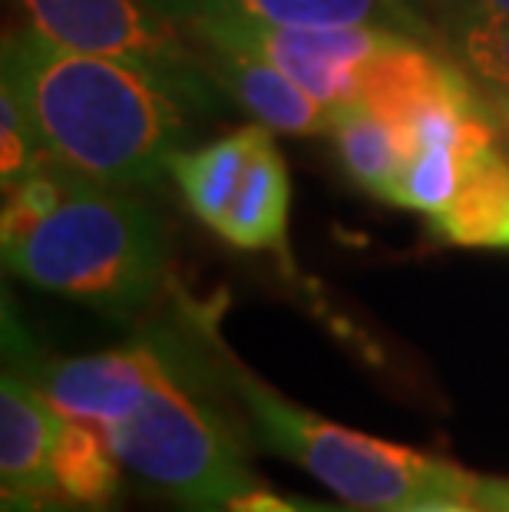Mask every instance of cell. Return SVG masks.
<instances>
[{
  "mask_svg": "<svg viewBox=\"0 0 509 512\" xmlns=\"http://www.w3.org/2000/svg\"><path fill=\"white\" fill-rule=\"evenodd\" d=\"M0 83L47 156L110 189L153 185L189 136V106L153 73L60 47L34 27L4 37Z\"/></svg>",
  "mask_w": 509,
  "mask_h": 512,
  "instance_id": "1",
  "label": "cell"
},
{
  "mask_svg": "<svg viewBox=\"0 0 509 512\" xmlns=\"http://www.w3.org/2000/svg\"><path fill=\"white\" fill-rule=\"evenodd\" d=\"M192 344L205 374L229 390L242 407L252 437L268 453L328 486L348 506L374 512H410L433 499L473 503L476 473L410 446L357 433L291 403L262 377H255L222 341L212 318H189Z\"/></svg>",
  "mask_w": 509,
  "mask_h": 512,
  "instance_id": "2",
  "label": "cell"
},
{
  "mask_svg": "<svg viewBox=\"0 0 509 512\" xmlns=\"http://www.w3.org/2000/svg\"><path fill=\"white\" fill-rule=\"evenodd\" d=\"M0 252L14 278L110 318L146 311L166 285L159 215L126 189L90 179L37 219L0 225Z\"/></svg>",
  "mask_w": 509,
  "mask_h": 512,
  "instance_id": "3",
  "label": "cell"
},
{
  "mask_svg": "<svg viewBox=\"0 0 509 512\" xmlns=\"http://www.w3.org/2000/svg\"><path fill=\"white\" fill-rule=\"evenodd\" d=\"M166 364L139 407L103 427L116 460L189 512H212L258 489L245 443L212 400L196 394L192 364L169 337H156Z\"/></svg>",
  "mask_w": 509,
  "mask_h": 512,
  "instance_id": "4",
  "label": "cell"
},
{
  "mask_svg": "<svg viewBox=\"0 0 509 512\" xmlns=\"http://www.w3.org/2000/svg\"><path fill=\"white\" fill-rule=\"evenodd\" d=\"M20 7L43 37L153 73L189 110L219 103V86L205 73L196 43L146 0H20Z\"/></svg>",
  "mask_w": 509,
  "mask_h": 512,
  "instance_id": "5",
  "label": "cell"
},
{
  "mask_svg": "<svg viewBox=\"0 0 509 512\" xmlns=\"http://www.w3.org/2000/svg\"><path fill=\"white\" fill-rule=\"evenodd\" d=\"M182 30L189 40L225 43L268 60L324 106L357 100L367 63L407 37L381 27H278L255 20H196Z\"/></svg>",
  "mask_w": 509,
  "mask_h": 512,
  "instance_id": "6",
  "label": "cell"
},
{
  "mask_svg": "<svg viewBox=\"0 0 509 512\" xmlns=\"http://www.w3.org/2000/svg\"><path fill=\"white\" fill-rule=\"evenodd\" d=\"M7 351H14V370L34 380L63 417L96 423L100 430L129 417L166 364L159 341L83 357H40L7 334Z\"/></svg>",
  "mask_w": 509,
  "mask_h": 512,
  "instance_id": "7",
  "label": "cell"
},
{
  "mask_svg": "<svg viewBox=\"0 0 509 512\" xmlns=\"http://www.w3.org/2000/svg\"><path fill=\"white\" fill-rule=\"evenodd\" d=\"M63 413L20 370L0 377V503L4 512H70L53 489L50 453Z\"/></svg>",
  "mask_w": 509,
  "mask_h": 512,
  "instance_id": "8",
  "label": "cell"
},
{
  "mask_svg": "<svg viewBox=\"0 0 509 512\" xmlns=\"http://www.w3.org/2000/svg\"><path fill=\"white\" fill-rule=\"evenodd\" d=\"M357 100L387 119L404 139L410 123L433 106L490 110V100L476 93V86L463 76L457 63L440 57L433 43L417 37H397L391 47L367 63Z\"/></svg>",
  "mask_w": 509,
  "mask_h": 512,
  "instance_id": "9",
  "label": "cell"
},
{
  "mask_svg": "<svg viewBox=\"0 0 509 512\" xmlns=\"http://www.w3.org/2000/svg\"><path fill=\"white\" fill-rule=\"evenodd\" d=\"M172 24L255 20L278 27H381L437 47L440 30L410 0H146Z\"/></svg>",
  "mask_w": 509,
  "mask_h": 512,
  "instance_id": "10",
  "label": "cell"
},
{
  "mask_svg": "<svg viewBox=\"0 0 509 512\" xmlns=\"http://www.w3.org/2000/svg\"><path fill=\"white\" fill-rule=\"evenodd\" d=\"M192 43H196V53L209 80L242 110L252 113L255 123L288 136H321L331 129L334 106L314 100L308 90H301L291 76L272 67L268 60L225 47V43Z\"/></svg>",
  "mask_w": 509,
  "mask_h": 512,
  "instance_id": "11",
  "label": "cell"
},
{
  "mask_svg": "<svg viewBox=\"0 0 509 512\" xmlns=\"http://www.w3.org/2000/svg\"><path fill=\"white\" fill-rule=\"evenodd\" d=\"M433 235L463 248H509V152L483 146L467 159L457 199L430 219Z\"/></svg>",
  "mask_w": 509,
  "mask_h": 512,
  "instance_id": "12",
  "label": "cell"
},
{
  "mask_svg": "<svg viewBox=\"0 0 509 512\" xmlns=\"http://www.w3.org/2000/svg\"><path fill=\"white\" fill-rule=\"evenodd\" d=\"M265 133H268V126L262 123L242 126L229 136L215 139L209 146H199L192 152L179 149L169 162V172H172V179H176L189 212L196 215L202 225H209L215 235L222 232L225 219H229L232 199Z\"/></svg>",
  "mask_w": 509,
  "mask_h": 512,
  "instance_id": "13",
  "label": "cell"
},
{
  "mask_svg": "<svg viewBox=\"0 0 509 512\" xmlns=\"http://www.w3.org/2000/svg\"><path fill=\"white\" fill-rule=\"evenodd\" d=\"M288 205L291 182L288 166L272 139V129L262 136L242 185H238L229 219L219 238L245 252H285L288 242Z\"/></svg>",
  "mask_w": 509,
  "mask_h": 512,
  "instance_id": "14",
  "label": "cell"
},
{
  "mask_svg": "<svg viewBox=\"0 0 509 512\" xmlns=\"http://www.w3.org/2000/svg\"><path fill=\"white\" fill-rule=\"evenodd\" d=\"M328 136L344 176L374 199L391 202L397 176L410 156L407 139L361 100L334 106Z\"/></svg>",
  "mask_w": 509,
  "mask_h": 512,
  "instance_id": "15",
  "label": "cell"
},
{
  "mask_svg": "<svg viewBox=\"0 0 509 512\" xmlns=\"http://www.w3.org/2000/svg\"><path fill=\"white\" fill-rule=\"evenodd\" d=\"M53 489L70 512H116L119 460L106 433H96L86 420L63 417L50 453Z\"/></svg>",
  "mask_w": 509,
  "mask_h": 512,
  "instance_id": "16",
  "label": "cell"
},
{
  "mask_svg": "<svg viewBox=\"0 0 509 512\" xmlns=\"http://www.w3.org/2000/svg\"><path fill=\"white\" fill-rule=\"evenodd\" d=\"M470 156L473 152L450 149V146L414 149L397 176L391 205L414 209L420 215H427V219H437V215L447 212L450 202L457 199Z\"/></svg>",
  "mask_w": 509,
  "mask_h": 512,
  "instance_id": "17",
  "label": "cell"
},
{
  "mask_svg": "<svg viewBox=\"0 0 509 512\" xmlns=\"http://www.w3.org/2000/svg\"><path fill=\"white\" fill-rule=\"evenodd\" d=\"M43 159H47V149L40 146L34 123L14 90L0 83V179H4V189L17 185Z\"/></svg>",
  "mask_w": 509,
  "mask_h": 512,
  "instance_id": "18",
  "label": "cell"
},
{
  "mask_svg": "<svg viewBox=\"0 0 509 512\" xmlns=\"http://www.w3.org/2000/svg\"><path fill=\"white\" fill-rule=\"evenodd\" d=\"M453 47L486 83L509 86V17H480L453 40Z\"/></svg>",
  "mask_w": 509,
  "mask_h": 512,
  "instance_id": "19",
  "label": "cell"
},
{
  "mask_svg": "<svg viewBox=\"0 0 509 512\" xmlns=\"http://www.w3.org/2000/svg\"><path fill=\"white\" fill-rule=\"evenodd\" d=\"M410 4H414L433 27L443 30V34L450 37V43L457 40L473 20L483 17L480 0H410Z\"/></svg>",
  "mask_w": 509,
  "mask_h": 512,
  "instance_id": "20",
  "label": "cell"
},
{
  "mask_svg": "<svg viewBox=\"0 0 509 512\" xmlns=\"http://www.w3.org/2000/svg\"><path fill=\"white\" fill-rule=\"evenodd\" d=\"M212 512H305V506H301V499H281L268 489H252V493L235 496L229 506Z\"/></svg>",
  "mask_w": 509,
  "mask_h": 512,
  "instance_id": "21",
  "label": "cell"
},
{
  "mask_svg": "<svg viewBox=\"0 0 509 512\" xmlns=\"http://www.w3.org/2000/svg\"><path fill=\"white\" fill-rule=\"evenodd\" d=\"M473 503L486 512H509V479L503 476H476Z\"/></svg>",
  "mask_w": 509,
  "mask_h": 512,
  "instance_id": "22",
  "label": "cell"
},
{
  "mask_svg": "<svg viewBox=\"0 0 509 512\" xmlns=\"http://www.w3.org/2000/svg\"><path fill=\"white\" fill-rule=\"evenodd\" d=\"M486 100H490L496 133L506 139V149H509V86H493V90L486 93Z\"/></svg>",
  "mask_w": 509,
  "mask_h": 512,
  "instance_id": "23",
  "label": "cell"
},
{
  "mask_svg": "<svg viewBox=\"0 0 509 512\" xmlns=\"http://www.w3.org/2000/svg\"><path fill=\"white\" fill-rule=\"evenodd\" d=\"M410 512H486V509L476 503H467V499H433V503H424Z\"/></svg>",
  "mask_w": 509,
  "mask_h": 512,
  "instance_id": "24",
  "label": "cell"
},
{
  "mask_svg": "<svg viewBox=\"0 0 509 512\" xmlns=\"http://www.w3.org/2000/svg\"><path fill=\"white\" fill-rule=\"evenodd\" d=\"M483 17H509V0H480Z\"/></svg>",
  "mask_w": 509,
  "mask_h": 512,
  "instance_id": "25",
  "label": "cell"
},
{
  "mask_svg": "<svg viewBox=\"0 0 509 512\" xmlns=\"http://www.w3.org/2000/svg\"><path fill=\"white\" fill-rule=\"evenodd\" d=\"M305 506V512H361V509H338V506H328V503H301Z\"/></svg>",
  "mask_w": 509,
  "mask_h": 512,
  "instance_id": "26",
  "label": "cell"
}]
</instances>
